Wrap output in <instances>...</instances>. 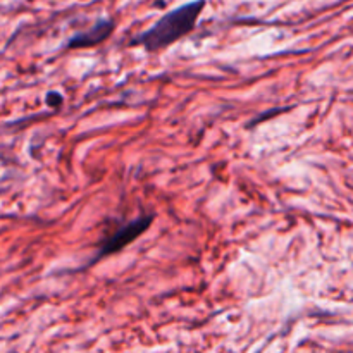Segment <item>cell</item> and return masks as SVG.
Returning a JSON list of instances; mask_svg holds the SVG:
<instances>
[{"instance_id": "4", "label": "cell", "mask_w": 353, "mask_h": 353, "mask_svg": "<svg viewBox=\"0 0 353 353\" xmlns=\"http://www.w3.org/2000/svg\"><path fill=\"white\" fill-rule=\"evenodd\" d=\"M45 102H47L48 107H59L62 102H64V97H62L61 93H57V92H48Z\"/></svg>"}, {"instance_id": "2", "label": "cell", "mask_w": 353, "mask_h": 353, "mask_svg": "<svg viewBox=\"0 0 353 353\" xmlns=\"http://www.w3.org/2000/svg\"><path fill=\"white\" fill-rule=\"evenodd\" d=\"M152 223H154V214H143V216H140V217H137V219L126 223L124 226L117 228L112 234H109V236L103 238L102 241H99L95 259H93V261H90V264L86 265V268H90V265L103 261V259L110 257V255L117 254V252L124 250L128 245H131L133 241H137L138 238H140L141 234H143L145 231L152 226Z\"/></svg>"}, {"instance_id": "3", "label": "cell", "mask_w": 353, "mask_h": 353, "mask_svg": "<svg viewBox=\"0 0 353 353\" xmlns=\"http://www.w3.org/2000/svg\"><path fill=\"white\" fill-rule=\"evenodd\" d=\"M114 30H116V23L112 19H99L88 30L72 34L68 43H65V48L74 50V48L97 47V45L103 43L114 33Z\"/></svg>"}, {"instance_id": "1", "label": "cell", "mask_w": 353, "mask_h": 353, "mask_svg": "<svg viewBox=\"0 0 353 353\" xmlns=\"http://www.w3.org/2000/svg\"><path fill=\"white\" fill-rule=\"evenodd\" d=\"M205 0H192L165 12L148 30L131 40V45L143 47L147 52H161L185 38L196 28L199 17L205 9Z\"/></svg>"}]
</instances>
